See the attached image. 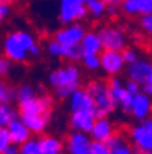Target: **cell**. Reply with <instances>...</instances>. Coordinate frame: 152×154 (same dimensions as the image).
<instances>
[{"mask_svg": "<svg viewBox=\"0 0 152 154\" xmlns=\"http://www.w3.org/2000/svg\"><path fill=\"white\" fill-rule=\"evenodd\" d=\"M101 72L108 77L119 76L125 70V59L122 51H114V50H103L100 52Z\"/></svg>", "mask_w": 152, "mask_h": 154, "instance_id": "7", "label": "cell"}, {"mask_svg": "<svg viewBox=\"0 0 152 154\" xmlns=\"http://www.w3.org/2000/svg\"><path fill=\"white\" fill-rule=\"evenodd\" d=\"M106 143H107V146L112 150V149H117V147H119V146H122V144L126 143V139H125L124 135L117 134V132H115V134L112 135V136H111Z\"/></svg>", "mask_w": 152, "mask_h": 154, "instance_id": "34", "label": "cell"}, {"mask_svg": "<svg viewBox=\"0 0 152 154\" xmlns=\"http://www.w3.org/2000/svg\"><path fill=\"white\" fill-rule=\"evenodd\" d=\"M84 2H85V3H89V2H92V0H84Z\"/></svg>", "mask_w": 152, "mask_h": 154, "instance_id": "46", "label": "cell"}, {"mask_svg": "<svg viewBox=\"0 0 152 154\" xmlns=\"http://www.w3.org/2000/svg\"><path fill=\"white\" fill-rule=\"evenodd\" d=\"M1 154H19V146L15 143H11Z\"/></svg>", "mask_w": 152, "mask_h": 154, "instance_id": "39", "label": "cell"}, {"mask_svg": "<svg viewBox=\"0 0 152 154\" xmlns=\"http://www.w3.org/2000/svg\"><path fill=\"white\" fill-rule=\"evenodd\" d=\"M84 57L82 48L81 45L78 47H64L63 45V52H62V58L67 62H71V63H76V62L81 61Z\"/></svg>", "mask_w": 152, "mask_h": 154, "instance_id": "26", "label": "cell"}, {"mask_svg": "<svg viewBox=\"0 0 152 154\" xmlns=\"http://www.w3.org/2000/svg\"><path fill=\"white\" fill-rule=\"evenodd\" d=\"M11 143H13V139H11V135L8 132V128L1 127L0 128V153H3Z\"/></svg>", "mask_w": 152, "mask_h": 154, "instance_id": "32", "label": "cell"}, {"mask_svg": "<svg viewBox=\"0 0 152 154\" xmlns=\"http://www.w3.org/2000/svg\"><path fill=\"white\" fill-rule=\"evenodd\" d=\"M140 29L144 32V35L152 38V14H147V15H141L139 19Z\"/></svg>", "mask_w": 152, "mask_h": 154, "instance_id": "30", "label": "cell"}, {"mask_svg": "<svg viewBox=\"0 0 152 154\" xmlns=\"http://www.w3.org/2000/svg\"><path fill=\"white\" fill-rule=\"evenodd\" d=\"M88 17V6L82 0H60L58 18L62 25L82 22Z\"/></svg>", "mask_w": 152, "mask_h": 154, "instance_id": "3", "label": "cell"}, {"mask_svg": "<svg viewBox=\"0 0 152 154\" xmlns=\"http://www.w3.org/2000/svg\"><path fill=\"white\" fill-rule=\"evenodd\" d=\"M92 142L91 135L86 132L71 131L66 138V151L67 154H89Z\"/></svg>", "mask_w": 152, "mask_h": 154, "instance_id": "11", "label": "cell"}, {"mask_svg": "<svg viewBox=\"0 0 152 154\" xmlns=\"http://www.w3.org/2000/svg\"><path fill=\"white\" fill-rule=\"evenodd\" d=\"M82 2H84V0H82ZM84 3H85V2H84Z\"/></svg>", "mask_w": 152, "mask_h": 154, "instance_id": "47", "label": "cell"}, {"mask_svg": "<svg viewBox=\"0 0 152 154\" xmlns=\"http://www.w3.org/2000/svg\"><path fill=\"white\" fill-rule=\"evenodd\" d=\"M1 50H3V57L8 58L14 63H23L30 58L28 50L19 37L18 30L10 32L4 36Z\"/></svg>", "mask_w": 152, "mask_h": 154, "instance_id": "4", "label": "cell"}, {"mask_svg": "<svg viewBox=\"0 0 152 154\" xmlns=\"http://www.w3.org/2000/svg\"><path fill=\"white\" fill-rule=\"evenodd\" d=\"M119 14V7L118 6H107V15L117 17Z\"/></svg>", "mask_w": 152, "mask_h": 154, "instance_id": "40", "label": "cell"}, {"mask_svg": "<svg viewBox=\"0 0 152 154\" xmlns=\"http://www.w3.org/2000/svg\"><path fill=\"white\" fill-rule=\"evenodd\" d=\"M130 114L137 121H143V120L148 119L149 116H152V96H149L144 91H140L139 94H136L133 96Z\"/></svg>", "mask_w": 152, "mask_h": 154, "instance_id": "14", "label": "cell"}, {"mask_svg": "<svg viewBox=\"0 0 152 154\" xmlns=\"http://www.w3.org/2000/svg\"><path fill=\"white\" fill-rule=\"evenodd\" d=\"M115 134L114 122L108 117H97L92 131H91V138L95 142H107L108 139Z\"/></svg>", "mask_w": 152, "mask_h": 154, "instance_id": "16", "label": "cell"}, {"mask_svg": "<svg viewBox=\"0 0 152 154\" xmlns=\"http://www.w3.org/2000/svg\"><path fill=\"white\" fill-rule=\"evenodd\" d=\"M38 144L41 154H63V150L66 149V143L54 135H40Z\"/></svg>", "mask_w": 152, "mask_h": 154, "instance_id": "18", "label": "cell"}, {"mask_svg": "<svg viewBox=\"0 0 152 154\" xmlns=\"http://www.w3.org/2000/svg\"><path fill=\"white\" fill-rule=\"evenodd\" d=\"M143 154H152V151H147V153H143Z\"/></svg>", "mask_w": 152, "mask_h": 154, "instance_id": "45", "label": "cell"}, {"mask_svg": "<svg viewBox=\"0 0 152 154\" xmlns=\"http://www.w3.org/2000/svg\"><path fill=\"white\" fill-rule=\"evenodd\" d=\"M84 69L91 73H96V72L101 70V62H100V55L95 54H84L82 59H81Z\"/></svg>", "mask_w": 152, "mask_h": 154, "instance_id": "25", "label": "cell"}, {"mask_svg": "<svg viewBox=\"0 0 152 154\" xmlns=\"http://www.w3.org/2000/svg\"><path fill=\"white\" fill-rule=\"evenodd\" d=\"M1 3H8V4H13V3H15V0H1Z\"/></svg>", "mask_w": 152, "mask_h": 154, "instance_id": "44", "label": "cell"}, {"mask_svg": "<svg viewBox=\"0 0 152 154\" xmlns=\"http://www.w3.org/2000/svg\"><path fill=\"white\" fill-rule=\"evenodd\" d=\"M85 88L93 99L95 109L99 117H108L118 107L114 96L111 94L108 81L92 80L86 84Z\"/></svg>", "mask_w": 152, "mask_h": 154, "instance_id": "2", "label": "cell"}, {"mask_svg": "<svg viewBox=\"0 0 152 154\" xmlns=\"http://www.w3.org/2000/svg\"><path fill=\"white\" fill-rule=\"evenodd\" d=\"M122 55H124V59H125V63L129 66V65L134 63L140 59V54L137 50H134L133 47H126L122 51Z\"/></svg>", "mask_w": 152, "mask_h": 154, "instance_id": "31", "label": "cell"}, {"mask_svg": "<svg viewBox=\"0 0 152 154\" xmlns=\"http://www.w3.org/2000/svg\"><path fill=\"white\" fill-rule=\"evenodd\" d=\"M81 48H82L84 54L100 55V52L104 48H103V44H101V40H100V36H99L97 30H89L86 33L82 43H81Z\"/></svg>", "mask_w": 152, "mask_h": 154, "instance_id": "21", "label": "cell"}, {"mask_svg": "<svg viewBox=\"0 0 152 154\" xmlns=\"http://www.w3.org/2000/svg\"><path fill=\"white\" fill-rule=\"evenodd\" d=\"M45 51L49 55L51 58L58 59V58H62V52H63V45L60 44L58 40L55 38H51L45 43Z\"/></svg>", "mask_w": 152, "mask_h": 154, "instance_id": "28", "label": "cell"}, {"mask_svg": "<svg viewBox=\"0 0 152 154\" xmlns=\"http://www.w3.org/2000/svg\"><path fill=\"white\" fill-rule=\"evenodd\" d=\"M86 33L88 30H86L85 25H82L81 22H74L59 28L55 32L54 38L64 47H78L81 45Z\"/></svg>", "mask_w": 152, "mask_h": 154, "instance_id": "5", "label": "cell"}, {"mask_svg": "<svg viewBox=\"0 0 152 154\" xmlns=\"http://www.w3.org/2000/svg\"><path fill=\"white\" fill-rule=\"evenodd\" d=\"M140 122H143L144 125H145L147 128H149L152 131V116H149L148 119H145V120H143V121H140Z\"/></svg>", "mask_w": 152, "mask_h": 154, "instance_id": "43", "label": "cell"}, {"mask_svg": "<svg viewBox=\"0 0 152 154\" xmlns=\"http://www.w3.org/2000/svg\"><path fill=\"white\" fill-rule=\"evenodd\" d=\"M89 154H111V149L104 142L93 140L91 144V149H89Z\"/></svg>", "mask_w": 152, "mask_h": 154, "instance_id": "33", "label": "cell"}, {"mask_svg": "<svg viewBox=\"0 0 152 154\" xmlns=\"http://www.w3.org/2000/svg\"><path fill=\"white\" fill-rule=\"evenodd\" d=\"M130 139L133 142V147L141 153L152 151V131L147 128L143 122H139L130 129Z\"/></svg>", "mask_w": 152, "mask_h": 154, "instance_id": "12", "label": "cell"}, {"mask_svg": "<svg viewBox=\"0 0 152 154\" xmlns=\"http://www.w3.org/2000/svg\"><path fill=\"white\" fill-rule=\"evenodd\" d=\"M7 128H8L10 135H11L13 143L18 144V146L23 144L25 142H28L29 139L32 138L30 129L26 127L25 122L21 119H16V120H14L13 122H10V124L7 125Z\"/></svg>", "mask_w": 152, "mask_h": 154, "instance_id": "20", "label": "cell"}, {"mask_svg": "<svg viewBox=\"0 0 152 154\" xmlns=\"http://www.w3.org/2000/svg\"><path fill=\"white\" fill-rule=\"evenodd\" d=\"M108 85H110L111 94L114 96L117 106L119 107L124 113H130L132 110V103H133V94H130L125 87V83L119 79V76L110 77L108 80Z\"/></svg>", "mask_w": 152, "mask_h": 154, "instance_id": "9", "label": "cell"}, {"mask_svg": "<svg viewBox=\"0 0 152 154\" xmlns=\"http://www.w3.org/2000/svg\"><path fill=\"white\" fill-rule=\"evenodd\" d=\"M21 114H49L54 109V98L48 94H38L34 99L18 103Z\"/></svg>", "mask_w": 152, "mask_h": 154, "instance_id": "8", "label": "cell"}, {"mask_svg": "<svg viewBox=\"0 0 152 154\" xmlns=\"http://www.w3.org/2000/svg\"><path fill=\"white\" fill-rule=\"evenodd\" d=\"M13 61H10L8 58L3 57L1 59H0V74L3 77L8 76L10 73H11V70H13Z\"/></svg>", "mask_w": 152, "mask_h": 154, "instance_id": "35", "label": "cell"}, {"mask_svg": "<svg viewBox=\"0 0 152 154\" xmlns=\"http://www.w3.org/2000/svg\"><path fill=\"white\" fill-rule=\"evenodd\" d=\"M19 119L25 122V125L30 129L32 134L41 135L45 131L48 122H49V114H19Z\"/></svg>", "mask_w": 152, "mask_h": 154, "instance_id": "19", "label": "cell"}, {"mask_svg": "<svg viewBox=\"0 0 152 154\" xmlns=\"http://www.w3.org/2000/svg\"><path fill=\"white\" fill-rule=\"evenodd\" d=\"M127 79L140 83L141 85L152 79V61L147 58H140L137 62L129 65L126 67Z\"/></svg>", "mask_w": 152, "mask_h": 154, "instance_id": "13", "label": "cell"}, {"mask_svg": "<svg viewBox=\"0 0 152 154\" xmlns=\"http://www.w3.org/2000/svg\"><path fill=\"white\" fill-rule=\"evenodd\" d=\"M48 84L54 88L56 99H69L74 91L81 88V69L71 62L56 67L48 74Z\"/></svg>", "mask_w": 152, "mask_h": 154, "instance_id": "1", "label": "cell"}, {"mask_svg": "<svg viewBox=\"0 0 152 154\" xmlns=\"http://www.w3.org/2000/svg\"><path fill=\"white\" fill-rule=\"evenodd\" d=\"M18 119V112L15 107L10 105H1L0 106V127H7L10 122Z\"/></svg>", "mask_w": 152, "mask_h": 154, "instance_id": "24", "label": "cell"}, {"mask_svg": "<svg viewBox=\"0 0 152 154\" xmlns=\"http://www.w3.org/2000/svg\"><path fill=\"white\" fill-rule=\"evenodd\" d=\"M111 154H134V147L130 146V144L126 142V143L119 146V147L112 149V150H111Z\"/></svg>", "mask_w": 152, "mask_h": 154, "instance_id": "37", "label": "cell"}, {"mask_svg": "<svg viewBox=\"0 0 152 154\" xmlns=\"http://www.w3.org/2000/svg\"><path fill=\"white\" fill-rule=\"evenodd\" d=\"M14 99H16V90L8 84L1 83L0 84V103L1 105H10Z\"/></svg>", "mask_w": 152, "mask_h": 154, "instance_id": "27", "label": "cell"}, {"mask_svg": "<svg viewBox=\"0 0 152 154\" xmlns=\"http://www.w3.org/2000/svg\"><path fill=\"white\" fill-rule=\"evenodd\" d=\"M19 154H41L38 139L30 138L28 142L19 146Z\"/></svg>", "mask_w": 152, "mask_h": 154, "instance_id": "29", "label": "cell"}, {"mask_svg": "<svg viewBox=\"0 0 152 154\" xmlns=\"http://www.w3.org/2000/svg\"><path fill=\"white\" fill-rule=\"evenodd\" d=\"M10 15H11V4L0 3V18H1V21L7 19Z\"/></svg>", "mask_w": 152, "mask_h": 154, "instance_id": "38", "label": "cell"}, {"mask_svg": "<svg viewBox=\"0 0 152 154\" xmlns=\"http://www.w3.org/2000/svg\"><path fill=\"white\" fill-rule=\"evenodd\" d=\"M104 50L124 51L127 47V37L121 28L114 25H104L97 30Z\"/></svg>", "mask_w": 152, "mask_h": 154, "instance_id": "6", "label": "cell"}, {"mask_svg": "<svg viewBox=\"0 0 152 154\" xmlns=\"http://www.w3.org/2000/svg\"><path fill=\"white\" fill-rule=\"evenodd\" d=\"M67 102H69L70 113L78 112V110L95 109L93 99L91 98V95H89V92L86 91V88H78L77 91H74V92L70 95L69 99H67Z\"/></svg>", "mask_w": 152, "mask_h": 154, "instance_id": "15", "label": "cell"}, {"mask_svg": "<svg viewBox=\"0 0 152 154\" xmlns=\"http://www.w3.org/2000/svg\"><path fill=\"white\" fill-rule=\"evenodd\" d=\"M107 6H118L121 7L122 6V3H124V0H103Z\"/></svg>", "mask_w": 152, "mask_h": 154, "instance_id": "42", "label": "cell"}, {"mask_svg": "<svg viewBox=\"0 0 152 154\" xmlns=\"http://www.w3.org/2000/svg\"><path fill=\"white\" fill-rule=\"evenodd\" d=\"M125 87H126V90L129 91L130 94H133V95L139 94L140 91H143L141 84L137 83V81H134V80H132V79H127V80L125 81Z\"/></svg>", "mask_w": 152, "mask_h": 154, "instance_id": "36", "label": "cell"}, {"mask_svg": "<svg viewBox=\"0 0 152 154\" xmlns=\"http://www.w3.org/2000/svg\"><path fill=\"white\" fill-rule=\"evenodd\" d=\"M15 90H16V100H18V103L26 102V100H30V99H34L36 96L38 95L37 90H36L33 85L28 84V83L21 84V85H19L18 88H15Z\"/></svg>", "mask_w": 152, "mask_h": 154, "instance_id": "23", "label": "cell"}, {"mask_svg": "<svg viewBox=\"0 0 152 154\" xmlns=\"http://www.w3.org/2000/svg\"><path fill=\"white\" fill-rule=\"evenodd\" d=\"M97 117L99 116L95 109L78 110V112L70 113V119H69L70 128H71V131H81L91 134Z\"/></svg>", "mask_w": 152, "mask_h": 154, "instance_id": "10", "label": "cell"}, {"mask_svg": "<svg viewBox=\"0 0 152 154\" xmlns=\"http://www.w3.org/2000/svg\"><path fill=\"white\" fill-rule=\"evenodd\" d=\"M141 87H143L144 92L148 94L149 96H152V79H151V80H148L145 84H144V85H141Z\"/></svg>", "mask_w": 152, "mask_h": 154, "instance_id": "41", "label": "cell"}, {"mask_svg": "<svg viewBox=\"0 0 152 154\" xmlns=\"http://www.w3.org/2000/svg\"><path fill=\"white\" fill-rule=\"evenodd\" d=\"M86 6H88L89 17L95 21L101 19L104 15H107V4L103 0H92V2L86 3Z\"/></svg>", "mask_w": 152, "mask_h": 154, "instance_id": "22", "label": "cell"}, {"mask_svg": "<svg viewBox=\"0 0 152 154\" xmlns=\"http://www.w3.org/2000/svg\"><path fill=\"white\" fill-rule=\"evenodd\" d=\"M121 10L129 17L152 14V0H124Z\"/></svg>", "mask_w": 152, "mask_h": 154, "instance_id": "17", "label": "cell"}]
</instances>
